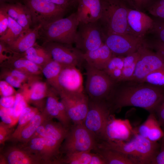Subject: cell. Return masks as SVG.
Instances as JSON below:
<instances>
[{"label": "cell", "mask_w": 164, "mask_h": 164, "mask_svg": "<svg viewBox=\"0 0 164 164\" xmlns=\"http://www.w3.org/2000/svg\"><path fill=\"white\" fill-rule=\"evenodd\" d=\"M164 98V87L129 81L117 82L106 101L113 114L127 106L154 113Z\"/></svg>", "instance_id": "obj_1"}, {"label": "cell", "mask_w": 164, "mask_h": 164, "mask_svg": "<svg viewBox=\"0 0 164 164\" xmlns=\"http://www.w3.org/2000/svg\"><path fill=\"white\" fill-rule=\"evenodd\" d=\"M15 53L5 43L0 41V64L9 60Z\"/></svg>", "instance_id": "obj_46"}, {"label": "cell", "mask_w": 164, "mask_h": 164, "mask_svg": "<svg viewBox=\"0 0 164 164\" xmlns=\"http://www.w3.org/2000/svg\"><path fill=\"white\" fill-rule=\"evenodd\" d=\"M135 131L128 120L116 118L112 114L106 127L105 141L128 142L133 137Z\"/></svg>", "instance_id": "obj_15"}, {"label": "cell", "mask_w": 164, "mask_h": 164, "mask_svg": "<svg viewBox=\"0 0 164 164\" xmlns=\"http://www.w3.org/2000/svg\"><path fill=\"white\" fill-rule=\"evenodd\" d=\"M58 95H59L56 91L50 86L45 107L42 112L47 118H56L64 126L69 128L72 125V122L67 114L63 103L59 101Z\"/></svg>", "instance_id": "obj_17"}, {"label": "cell", "mask_w": 164, "mask_h": 164, "mask_svg": "<svg viewBox=\"0 0 164 164\" xmlns=\"http://www.w3.org/2000/svg\"><path fill=\"white\" fill-rule=\"evenodd\" d=\"M46 119V116L40 112L23 127L10 141L19 144L26 143L32 138L38 128Z\"/></svg>", "instance_id": "obj_27"}, {"label": "cell", "mask_w": 164, "mask_h": 164, "mask_svg": "<svg viewBox=\"0 0 164 164\" xmlns=\"http://www.w3.org/2000/svg\"><path fill=\"white\" fill-rule=\"evenodd\" d=\"M40 112V111L39 110L35 107H31L29 105L25 108L19 116L17 127L14 130L8 140L10 141L14 138L21 129Z\"/></svg>", "instance_id": "obj_35"}, {"label": "cell", "mask_w": 164, "mask_h": 164, "mask_svg": "<svg viewBox=\"0 0 164 164\" xmlns=\"http://www.w3.org/2000/svg\"><path fill=\"white\" fill-rule=\"evenodd\" d=\"M42 27L41 25H35L33 28L25 30L14 41L5 44L14 52L22 54L36 43L37 39L39 38V32Z\"/></svg>", "instance_id": "obj_22"}, {"label": "cell", "mask_w": 164, "mask_h": 164, "mask_svg": "<svg viewBox=\"0 0 164 164\" xmlns=\"http://www.w3.org/2000/svg\"><path fill=\"white\" fill-rule=\"evenodd\" d=\"M162 142L161 148H164V136L162 138Z\"/></svg>", "instance_id": "obj_57"}, {"label": "cell", "mask_w": 164, "mask_h": 164, "mask_svg": "<svg viewBox=\"0 0 164 164\" xmlns=\"http://www.w3.org/2000/svg\"><path fill=\"white\" fill-rule=\"evenodd\" d=\"M127 22L132 34L143 39L148 32H151L154 20L142 11L128 8Z\"/></svg>", "instance_id": "obj_19"}, {"label": "cell", "mask_w": 164, "mask_h": 164, "mask_svg": "<svg viewBox=\"0 0 164 164\" xmlns=\"http://www.w3.org/2000/svg\"><path fill=\"white\" fill-rule=\"evenodd\" d=\"M138 50L139 57L130 81L141 82L150 73L164 67V55L161 53L153 51L145 43Z\"/></svg>", "instance_id": "obj_10"}, {"label": "cell", "mask_w": 164, "mask_h": 164, "mask_svg": "<svg viewBox=\"0 0 164 164\" xmlns=\"http://www.w3.org/2000/svg\"><path fill=\"white\" fill-rule=\"evenodd\" d=\"M67 114L73 124L83 123L88 108L89 98L84 91L59 94Z\"/></svg>", "instance_id": "obj_13"}, {"label": "cell", "mask_w": 164, "mask_h": 164, "mask_svg": "<svg viewBox=\"0 0 164 164\" xmlns=\"http://www.w3.org/2000/svg\"><path fill=\"white\" fill-rule=\"evenodd\" d=\"M158 120H156L149 130L147 138L153 142H157L164 136V132Z\"/></svg>", "instance_id": "obj_39"}, {"label": "cell", "mask_w": 164, "mask_h": 164, "mask_svg": "<svg viewBox=\"0 0 164 164\" xmlns=\"http://www.w3.org/2000/svg\"><path fill=\"white\" fill-rule=\"evenodd\" d=\"M60 91L58 93H69L84 91L83 78L80 70L74 66H63L59 76Z\"/></svg>", "instance_id": "obj_16"}, {"label": "cell", "mask_w": 164, "mask_h": 164, "mask_svg": "<svg viewBox=\"0 0 164 164\" xmlns=\"http://www.w3.org/2000/svg\"><path fill=\"white\" fill-rule=\"evenodd\" d=\"M0 117L2 122L12 128L18 121L15 118L12 108H6L0 107Z\"/></svg>", "instance_id": "obj_38"}, {"label": "cell", "mask_w": 164, "mask_h": 164, "mask_svg": "<svg viewBox=\"0 0 164 164\" xmlns=\"http://www.w3.org/2000/svg\"><path fill=\"white\" fill-rule=\"evenodd\" d=\"M69 128L65 127L59 122L54 121L52 119L47 118L38 128L31 138L48 137L63 143Z\"/></svg>", "instance_id": "obj_21"}, {"label": "cell", "mask_w": 164, "mask_h": 164, "mask_svg": "<svg viewBox=\"0 0 164 164\" xmlns=\"http://www.w3.org/2000/svg\"><path fill=\"white\" fill-rule=\"evenodd\" d=\"M115 56L108 47L104 44L99 48L84 53V61L89 65L103 70L111 58Z\"/></svg>", "instance_id": "obj_24"}, {"label": "cell", "mask_w": 164, "mask_h": 164, "mask_svg": "<svg viewBox=\"0 0 164 164\" xmlns=\"http://www.w3.org/2000/svg\"><path fill=\"white\" fill-rule=\"evenodd\" d=\"M29 8L34 26H46L64 17L69 9L46 0H22Z\"/></svg>", "instance_id": "obj_7"}, {"label": "cell", "mask_w": 164, "mask_h": 164, "mask_svg": "<svg viewBox=\"0 0 164 164\" xmlns=\"http://www.w3.org/2000/svg\"><path fill=\"white\" fill-rule=\"evenodd\" d=\"M140 56L137 51L123 57V67L122 74L118 82L129 81L132 78Z\"/></svg>", "instance_id": "obj_31"}, {"label": "cell", "mask_w": 164, "mask_h": 164, "mask_svg": "<svg viewBox=\"0 0 164 164\" xmlns=\"http://www.w3.org/2000/svg\"><path fill=\"white\" fill-rule=\"evenodd\" d=\"M8 17V29L5 34L0 36V41L6 44L15 40L25 30L15 21Z\"/></svg>", "instance_id": "obj_34"}, {"label": "cell", "mask_w": 164, "mask_h": 164, "mask_svg": "<svg viewBox=\"0 0 164 164\" xmlns=\"http://www.w3.org/2000/svg\"><path fill=\"white\" fill-rule=\"evenodd\" d=\"M15 94L9 96L1 97L0 107L6 108L13 107L15 101Z\"/></svg>", "instance_id": "obj_50"}, {"label": "cell", "mask_w": 164, "mask_h": 164, "mask_svg": "<svg viewBox=\"0 0 164 164\" xmlns=\"http://www.w3.org/2000/svg\"><path fill=\"white\" fill-rule=\"evenodd\" d=\"M112 114L107 102L89 98L88 110L83 124L95 136L98 141L105 140L107 122Z\"/></svg>", "instance_id": "obj_6"}, {"label": "cell", "mask_w": 164, "mask_h": 164, "mask_svg": "<svg viewBox=\"0 0 164 164\" xmlns=\"http://www.w3.org/2000/svg\"><path fill=\"white\" fill-rule=\"evenodd\" d=\"M104 34L98 21L79 23L74 43L83 53L95 50L104 44Z\"/></svg>", "instance_id": "obj_9"}, {"label": "cell", "mask_w": 164, "mask_h": 164, "mask_svg": "<svg viewBox=\"0 0 164 164\" xmlns=\"http://www.w3.org/2000/svg\"><path fill=\"white\" fill-rule=\"evenodd\" d=\"M148 9L152 15L164 20V0L155 1Z\"/></svg>", "instance_id": "obj_40"}, {"label": "cell", "mask_w": 164, "mask_h": 164, "mask_svg": "<svg viewBox=\"0 0 164 164\" xmlns=\"http://www.w3.org/2000/svg\"><path fill=\"white\" fill-rule=\"evenodd\" d=\"M151 164H164V148H161L152 160Z\"/></svg>", "instance_id": "obj_55"}, {"label": "cell", "mask_w": 164, "mask_h": 164, "mask_svg": "<svg viewBox=\"0 0 164 164\" xmlns=\"http://www.w3.org/2000/svg\"><path fill=\"white\" fill-rule=\"evenodd\" d=\"M21 55L41 68L47 63L53 60L47 49L43 46H40L36 43Z\"/></svg>", "instance_id": "obj_29"}, {"label": "cell", "mask_w": 164, "mask_h": 164, "mask_svg": "<svg viewBox=\"0 0 164 164\" xmlns=\"http://www.w3.org/2000/svg\"><path fill=\"white\" fill-rule=\"evenodd\" d=\"M132 9L142 11L147 9L155 1L154 0H122ZM143 12V11H142Z\"/></svg>", "instance_id": "obj_41"}, {"label": "cell", "mask_w": 164, "mask_h": 164, "mask_svg": "<svg viewBox=\"0 0 164 164\" xmlns=\"http://www.w3.org/2000/svg\"><path fill=\"white\" fill-rule=\"evenodd\" d=\"M123 57L114 56L103 70L116 82L119 81L122 75L124 65Z\"/></svg>", "instance_id": "obj_32"}, {"label": "cell", "mask_w": 164, "mask_h": 164, "mask_svg": "<svg viewBox=\"0 0 164 164\" xmlns=\"http://www.w3.org/2000/svg\"><path fill=\"white\" fill-rule=\"evenodd\" d=\"M98 141L83 123L73 124L60 149L61 154L94 151Z\"/></svg>", "instance_id": "obj_4"}, {"label": "cell", "mask_w": 164, "mask_h": 164, "mask_svg": "<svg viewBox=\"0 0 164 164\" xmlns=\"http://www.w3.org/2000/svg\"><path fill=\"white\" fill-rule=\"evenodd\" d=\"M85 92L89 99L106 101L116 82L104 70L94 68L87 63Z\"/></svg>", "instance_id": "obj_5"}, {"label": "cell", "mask_w": 164, "mask_h": 164, "mask_svg": "<svg viewBox=\"0 0 164 164\" xmlns=\"http://www.w3.org/2000/svg\"><path fill=\"white\" fill-rule=\"evenodd\" d=\"M1 66L19 70L31 76L42 75L41 67L21 54L16 53L9 60L1 64Z\"/></svg>", "instance_id": "obj_25"}, {"label": "cell", "mask_w": 164, "mask_h": 164, "mask_svg": "<svg viewBox=\"0 0 164 164\" xmlns=\"http://www.w3.org/2000/svg\"><path fill=\"white\" fill-rule=\"evenodd\" d=\"M17 0H0V4L3 3H14L17 2Z\"/></svg>", "instance_id": "obj_56"}, {"label": "cell", "mask_w": 164, "mask_h": 164, "mask_svg": "<svg viewBox=\"0 0 164 164\" xmlns=\"http://www.w3.org/2000/svg\"><path fill=\"white\" fill-rule=\"evenodd\" d=\"M90 164H107L103 157L99 153H93Z\"/></svg>", "instance_id": "obj_54"}, {"label": "cell", "mask_w": 164, "mask_h": 164, "mask_svg": "<svg viewBox=\"0 0 164 164\" xmlns=\"http://www.w3.org/2000/svg\"><path fill=\"white\" fill-rule=\"evenodd\" d=\"M157 119L154 113H150L146 120L136 130L137 133L147 138L149 130Z\"/></svg>", "instance_id": "obj_42"}, {"label": "cell", "mask_w": 164, "mask_h": 164, "mask_svg": "<svg viewBox=\"0 0 164 164\" xmlns=\"http://www.w3.org/2000/svg\"><path fill=\"white\" fill-rule=\"evenodd\" d=\"M72 45L53 42H43L42 45L53 60L63 66L80 67L85 61L84 53Z\"/></svg>", "instance_id": "obj_12"}, {"label": "cell", "mask_w": 164, "mask_h": 164, "mask_svg": "<svg viewBox=\"0 0 164 164\" xmlns=\"http://www.w3.org/2000/svg\"><path fill=\"white\" fill-rule=\"evenodd\" d=\"M101 13L98 22L104 34L133 35L128 23L129 8L124 2L122 0H101Z\"/></svg>", "instance_id": "obj_2"}, {"label": "cell", "mask_w": 164, "mask_h": 164, "mask_svg": "<svg viewBox=\"0 0 164 164\" xmlns=\"http://www.w3.org/2000/svg\"><path fill=\"white\" fill-rule=\"evenodd\" d=\"M63 66L52 60L42 67V74L48 84L58 93L60 89L59 77Z\"/></svg>", "instance_id": "obj_28"}, {"label": "cell", "mask_w": 164, "mask_h": 164, "mask_svg": "<svg viewBox=\"0 0 164 164\" xmlns=\"http://www.w3.org/2000/svg\"><path fill=\"white\" fill-rule=\"evenodd\" d=\"M0 80H5L14 88L21 89L24 84L19 80L2 70L0 73Z\"/></svg>", "instance_id": "obj_44"}, {"label": "cell", "mask_w": 164, "mask_h": 164, "mask_svg": "<svg viewBox=\"0 0 164 164\" xmlns=\"http://www.w3.org/2000/svg\"><path fill=\"white\" fill-rule=\"evenodd\" d=\"M97 147L111 149L118 151L129 157L135 164H140L136 142L134 137L128 142L100 141L98 142Z\"/></svg>", "instance_id": "obj_26"}, {"label": "cell", "mask_w": 164, "mask_h": 164, "mask_svg": "<svg viewBox=\"0 0 164 164\" xmlns=\"http://www.w3.org/2000/svg\"><path fill=\"white\" fill-rule=\"evenodd\" d=\"M94 151L100 154L107 164H135L128 156L116 150L97 147Z\"/></svg>", "instance_id": "obj_30"}, {"label": "cell", "mask_w": 164, "mask_h": 164, "mask_svg": "<svg viewBox=\"0 0 164 164\" xmlns=\"http://www.w3.org/2000/svg\"><path fill=\"white\" fill-rule=\"evenodd\" d=\"M104 43L115 56H125L136 52L145 43L144 39L129 34H104Z\"/></svg>", "instance_id": "obj_11"}, {"label": "cell", "mask_w": 164, "mask_h": 164, "mask_svg": "<svg viewBox=\"0 0 164 164\" xmlns=\"http://www.w3.org/2000/svg\"><path fill=\"white\" fill-rule=\"evenodd\" d=\"M17 92L5 80H0V95L1 97H7L15 95Z\"/></svg>", "instance_id": "obj_47"}, {"label": "cell", "mask_w": 164, "mask_h": 164, "mask_svg": "<svg viewBox=\"0 0 164 164\" xmlns=\"http://www.w3.org/2000/svg\"><path fill=\"white\" fill-rule=\"evenodd\" d=\"M141 82H145L155 86L164 87V67L150 73Z\"/></svg>", "instance_id": "obj_36"}, {"label": "cell", "mask_w": 164, "mask_h": 164, "mask_svg": "<svg viewBox=\"0 0 164 164\" xmlns=\"http://www.w3.org/2000/svg\"><path fill=\"white\" fill-rule=\"evenodd\" d=\"M1 67L2 70L17 79L23 84L27 83L30 78L32 77L29 76L19 70L10 67Z\"/></svg>", "instance_id": "obj_43"}, {"label": "cell", "mask_w": 164, "mask_h": 164, "mask_svg": "<svg viewBox=\"0 0 164 164\" xmlns=\"http://www.w3.org/2000/svg\"><path fill=\"white\" fill-rule=\"evenodd\" d=\"M76 12L79 23H87L98 21L101 15V0H78Z\"/></svg>", "instance_id": "obj_20"}, {"label": "cell", "mask_w": 164, "mask_h": 164, "mask_svg": "<svg viewBox=\"0 0 164 164\" xmlns=\"http://www.w3.org/2000/svg\"><path fill=\"white\" fill-rule=\"evenodd\" d=\"M62 143L48 137H35L18 145L41 159L45 164H59L62 157L60 149Z\"/></svg>", "instance_id": "obj_8"}, {"label": "cell", "mask_w": 164, "mask_h": 164, "mask_svg": "<svg viewBox=\"0 0 164 164\" xmlns=\"http://www.w3.org/2000/svg\"><path fill=\"white\" fill-rule=\"evenodd\" d=\"M154 112L157 114L158 121L161 126L164 128V98L157 107Z\"/></svg>", "instance_id": "obj_51"}, {"label": "cell", "mask_w": 164, "mask_h": 164, "mask_svg": "<svg viewBox=\"0 0 164 164\" xmlns=\"http://www.w3.org/2000/svg\"><path fill=\"white\" fill-rule=\"evenodd\" d=\"M24 96L20 91L15 94V100L12 107L14 116L18 121L19 117L22 111L29 106Z\"/></svg>", "instance_id": "obj_37"}, {"label": "cell", "mask_w": 164, "mask_h": 164, "mask_svg": "<svg viewBox=\"0 0 164 164\" xmlns=\"http://www.w3.org/2000/svg\"><path fill=\"white\" fill-rule=\"evenodd\" d=\"M39 76L31 77L23 84L20 91L28 104H32L42 112L45 107L46 98L50 86L41 80Z\"/></svg>", "instance_id": "obj_14"}, {"label": "cell", "mask_w": 164, "mask_h": 164, "mask_svg": "<svg viewBox=\"0 0 164 164\" xmlns=\"http://www.w3.org/2000/svg\"><path fill=\"white\" fill-rule=\"evenodd\" d=\"M157 36L158 40L164 43V20L159 19L154 20V25L152 31Z\"/></svg>", "instance_id": "obj_45"}, {"label": "cell", "mask_w": 164, "mask_h": 164, "mask_svg": "<svg viewBox=\"0 0 164 164\" xmlns=\"http://www.w3.org/2000/svg\"><path fill=\"white\" fill-rule=\"evenodd\" d=\"M69 9L75 4L76 0H46Z\"/></svg>", "instance_id": "obj_52"}, {"label": "cell", "mask_w": 164, "mask_h": 164, "mask_svg": "<svg viewBox=\"0 0 164 164\" xmlns=\"http://www.w3.org/2000/svg\"><path fill=\"white\" fill-rule=\"evenodd\" d=\"M140 164H151L158 152L157 142H152L138 134L135 129L134 135Z\"/></svg>", "instance_id": "obj_23"}, {"label": "cell", "mask_w": 164, "mask_h": 164, "mask_svg": "<svg viewBox=\"0 0 164 164\" xmlns=\"http://www.w3.org/2000/svg\"><path fill=\"white\" fill-rule=\"evenodd\" d=\"M0 164H45L36 155L25 150L18 145L7 146L2 151Z\"/></svg>", "instance_id": "obj_18"}, {"label": "cell", "mask_w": 164, "mask_h": 164, "mask_svg": "<svg viewBox=\"0 0 164 164\" xmlns=\"http://www.w3.org/2000/svg\"><path fill=\"white\" fill-rule=\"evenodd\" d=\"M13 131L12 128L2 122L0 123V144L4 145L5 142L8 140Z\"/></svg>", "instance_id": "obj_48"}, {"label": "cell", "mask_w": 164, "mask_h": 164, "mask_svg": "<svg viewBox=\"0 0 164 164\" xmlns=\"http://www.w3.org/2000/svg\"><path fill=\"white\" fill-rule=\"evenodd\" d=\"M78 0H76L77 2V1Z\"/></svg>", "instance_id": "obj_58"}, {"label": "cell", "mask_w": 164, "mask_h": 164, "mask_svg": "<svg viewBox=\"0 0 164 164\" xmlns=\"http://www.w3.org/2000/svg\"><path fill=\"white\" fill-rule=\"evenodd\" d=\"M146 44L148 47L154 49L156 51L159 52L164 55V43L157 39L151 44L146 43Z\"/></svg>", "instance_id": "obj_53"}, {"label": "cell", "mask_w": 164, "mask_h": 164, "mask_svg": "<svg viewBox=\"0 0 164 164\" xmlns=\"http://www.w3.org/2000/svg\"><path fill=\"white\" fill-rule=\"evenodd\" d=\"M79 23L75 12L66 17L42 27L39 32V37L43 39L44 42L72 44L74 43Z\"/></svg>", "instance_id": "obj_3"}, {"label": "cell", "mask_w": 164, "mask_h": 164, "mask_svg": "<svg viewBox=\"0 0 164 164\" xmlns=\"http://www.w3.org/2000/svg\"><path fill=\"white\" fill-rule=\"evenodd\" d=\"M9 17L5 10L0 7V36L6 32L9 25Z\"/></svg>", "instance_id": "obj_49"}, {"label": "cell", "mask_w": 164, "mask_h": 164, "mask_svg": "<svg viewBox=\"0 0 164 164\" xmlns=\"http://www.w3.org/2000/svg\"><path fill=\"white\" fill-rule=\"evenodd\" d=\"M92 154L91 151L66 154L60 159V164H90Z\"/></svg>", "instance_id": "obj_33"}]
</instances>
